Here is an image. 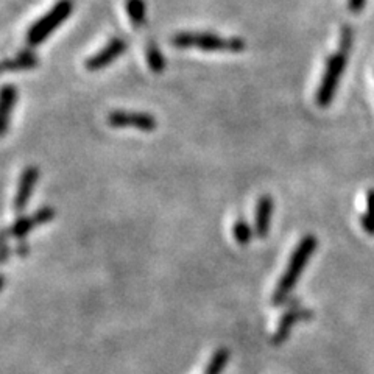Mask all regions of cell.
<instances>
[{
	"mask_svg": "<svg viewBox=\"0 0 374 374\" xmlns=\"http://www.w3.org/2000/svg\"><path fill=\"white\" fill-rule=\"evenodd\" d=\"M16 253H17V254H21V256L27 254V253H29V245H27V244H25V245H19Z\"/></svg>",
	"mask_w": 374,
	"mask_h": 374,
	"instance_id": "22",
	"label": "cell"
},
{
	"mask_svg": "<svg viewBox=\"0 0 374 374\" xmlns=\"http://www.w3.org/2000/svg\"><path fill=\"white\" fill-rule=\"evenodd\" d=\"M55 219V209L50 206H44L36 211L35 214L31 215V217H21L17 219L13 225L10 226V229H6L3 233V237H16V239H22L25 235L30 234L33 229L36 226L45 225V223H49Z\"/></svg>",
	"mask_w": 374,
	"mask_h": 374,
	"instance_id": "6",
	"label": "cell"
},
{
	"mask_svg": "<svg viewBox=\"0 0 374 374\" xmlns=\"http://www.w3.org/2000/svg\"><path fill=\"white\" fill-rule=\"evenodd\" d=\"M127 13L133 29H141L146 22V2L143 0H127Z\"/></svg>",
	"mask_w": 374,
	"mask_h": 374,
	"instance_id": "13",
	"label": "cell"
},
{
	"mask_svg": "<svg viewBox=\"0 0 374 374\" xmlns=\"http://www.w3.org/2000/svg\"><path fill=\"white\" fill-rule=\"evenodd\" d=\"M317 245H318L317 237H315L313 234H307V235H304L303 239H301L297 248L293 249L286 272L281 276L278 286H276V290H274L273 297H272L273 306H281V304L286 303L288 295L292 293L293 287L297 286L298 279L301 278V273L304 272V268L307 265V262H309L311 256L315 253V249H317Z\"/></svg>",
	"mask_w": 374,
	"mask_h": 374,
	"instance_id": "1",
	"label": "cell"
},
{
	"mask_svg": "<svg viewBox=\"0 0 374 374\" xmlns=\"http://www.w3.org/2000/svg\"><path fill=\"white\" fill-rule=\"evenodd\" d=\"M360 223H362V226L366 233L374 234V215L366 212L365 215L360 217Z\"/></svg>",
	"mask_w": 374,
	"mask_h": 374,
	"instance_id": "18",
	"label": "cell"
},
{
	"mask_svg": "<svg viewBox=\"0 0 374 374\" xmlns=\"http://www.w3.org/2000/svg\"><path fill=\"white\" fill-rule=\"evenodd\" d=\"M17 89L15 84H5L0 94V113H2V123H0V134L5 136L10 127V117L16 107Z\"/></svg>",
	"mask_w": 374,
	"mask_h": 374,
	"instance_id": "11",
	"label": "cell"
},
{
	"mask_svg": "<svg viewBox=\"0 0 374 374\" xmlns=\"http://www.w3.org/2000/svg\"><path fill=\"white\" fill-rule=\"evenodd\" d=\"M346 55L348 52L340 50L334 54L326 63V69L323 78H321L320 88L317 91V104L321 108H327L334 100V95L337 93L338 83L342 80V75L346 68Z\"/></svg>",
	"mask_w": 374,
	"mask_h": 374,
	"instance_id": "4",
	"label": "cell"
},
{
	"mask_svg": "<svg viewBox=\"0 0 374 374\" xmlns=\"http://www.w3.org/2000/svg\"><path fill=\"white\" fill-rule=\"evenodd\" d=\"M125 49H127V44H125L123 39L120 38L111 39V41L104 45L102 50H98L95 55L91 56L89 60H86L84 65H86L88 70H93V72L108 68L109 64H113L117 58L123 54Z\"/></svg>",
	"mask_w": 374,
	"mask_h": 374,
	"instance_id": "7",
	"label": "cell"
},
{
	"mask_svg": "<svg viewBox=\"0 0 374 374\" xmlns=\"http://www.w3.org/2000/svg\"><path fill=\"white\" fill-rule=\"evenodd\" d=\"M351 42H352V31H351V29L345 27L342 30V39H340V50H343V52L350 50Z\"/></svg>",
	"mask_w": 374,
	"mask_h": 374,
	"instance_id": "17",
	"label": "cell"
},
{
	"mask_svg": "<svg viewBox=\"0 0 374 374\" xmlns=\"http://www.w3.org/2000/svg\"><path fill=\"white\" fill-rule=\"evenodd\" d=\"M146 56H147V64L148 68L155 74H161V72L166 69V58L161 54V50L157 49L156 44H148L147 50H146Z\"/></svg>",
	"mask_w": 374,
	"mask_h": 374,
	"instance_id": "14",
	"label": "cell"
},
{
	"mask_svg": "<svg viewBox=\"0 0 374 374\" xmlns=\"http://www.w3.org/2000/svg\"><path fill=\"white\" fill-rule=\"evenodd\" d=\"M228 360H229V350L228 348H220V350L215 351L211 362L208 364L205 374H221V371L225 370V366L228 365Z\"/></svg>",
	"mask_w": 374,
	"mask_h": 374,
	"instance_id": "15",
	"label": "cell"
},
{
	"mask_svg": "<svg viewBox=\"0 0 374 374\" xmlns=\"http://www.w3.org/2000/svg\"><path fill=\"white\" fill-rule=\"evenodd\" d=\"M273 212V200L270 195H262L256 208V234L258 237L265 239L270 231V220Z\"/></svg>",
	"mask_w": 374,
	"mask_h": 374,
	"instance_id": "10",
	"label": "cell"
},
{
	"mask_svg": "<svg viewBox=\"0 0 374 374\" xmlns=\"http://www.w3.org/2000/svg\"><path fill=\"white\" fill-rule=\"evenodd\" d=\"M72 10H74L72 0H60L54 8L45 13L41 19H38V21L29 29L27 42L31 47L42 44L45 39H47L52 33H54L65 19L70 16Z\"/></svg>",
	"mask_w": 374,
	"mask_h": 374,
	"instance_id": "3",
	"label": "cell"
},
{
	"mask_svg": "<svg viewBox=\"0 0 374 374\" xmlns=\"http://www.w3.org/2000/svg\"><path fill=\"white\" fill-rule=\"evenodd\" d=\"M108 123L113 128H134L139 131H155L157 122L155 116L147 113H134V111H113L108 114Z\"/></svg>",
	"mask_w": 374,
	"mask_h": 374,
	"instance_id": "5",
	"label": "cell"
},
{
	"mask_svg": "<svg viewBox=\"0 0 374 374\" xmlns=\"http://www.w3.org/2000/svg\"><path fill=\"white\" fill-rule=\"evenodd\" d=\"M8 254H10V248L6 245V239L3 237V248H2V262L5 264L6 260H8Z\"/></svg>",
	"mask_w": 374,
	"mask_h": 374,
	"instance_id": "21",
	"label": "cell"
},
{
	"mask_svg": "<svg viewBox=\"0 0 374 374\" xmlns=\"http://www.w3.org/2000/svg\"><path fill=\"white\" fill-rule=\"evenodd\" d=\"M39 180V169L38 167H27L21 175V180H19L17 192L15 195V203H13V208H15L16 212H22L27 209L30 196L33 194V187H35L36 181Z\"/></svg>",
	"mask_w": 374,
	"mask_h": 374,
	"instance_id": "8",
	"label": "cell"
},
{
	"mask_svg": "<svg viewBox=\"0 0 374 374\" xmlns=\"http://www.w3.org/2000/svg\"><path fill=\"white\" fill-rule=\"evenodd\" d=\"M39 63L38 56L31 52L25 50L21 52L16 58H11V60H5L2 64V70L3 72H13V70H29L36 68Z\"/></svg>",
	"mask_w": 374,
	"mask_h": 374,
	"instance_id": "12",
	"label": "cell"
},
{
	"mask_svg": "<svg viewBox=\"0 0 374 374\" xmlns=\"http://www.w3.org/2000/svg\"><path fill=\"white\" fill-rule=\"evenodd\" d=\"M312 312L311 311H297V309H290L287 311L284 315H282L279 320V325L274 331L273 337H272V343L273 345H282L290 336L292 327L295 326L298 320H304V318H311Z\"/></svg>",
	"mask_w": 374,
	"mask_h": 374,
	"instance_id": "9",
	"label": "cell"
},
{
	"mask_svg": "<svg viewBox=\"0 0 374 374\" xmlns=\"http://www.w3.org/2000/svg\"><path fill=\"white\" fill-rule=\"evenodd\" d=\"M233 235H234L235 242H237V244H240V245H248L249 242H251L253 231L247 223V220H244V219L235 220L234 226H233Z\"/></svg>",
	"mask_w": 374,
	"mask_h": 374,
	"instance_id": "16",
	"label": "cell"
},
{
	"mask_svg": "<svg viewBox=\"0 0 374 374\" xmlns=\"http://www.w3.org/2000/svg\"><path fill=\"white\" fill-rule=\"evenodd\" d=\"M366 208H368V214L374 215V190H370L366 195Z\"/></svg>",
	"mask_w": 374,
	"mask_h": 374,
	"instance_id": "20",
	"label": "cell"
},
{
	"mask_svg": "<svg viewBox=\"0 0 374 374\" xmlns=\"http://www.w3.org/2000/svg\"><path fill=\"white\" fill-rule=\"evenodd\" d=\"M170 42L180 49L196 47L205 52H229V54H239L247 47V42L242 38H221L208 31L176 33Z\"/></svg>",
	"mask_w": 374,
	"mask_h": 374,
	"instance_id": "2",
	"label": "cell"
},
{
	"mask_svg": "<svg viewBox=\"0 0 374 374\" xmlns=\"http://www.w3.org/2000/svg\"><path fill=\"white\" fill-rule=\"evenodd\" d=\"M366 5V0H348V8L351 10V13L357 15V13L362 11Z\"/></svg>",
	"mask_w": 374,
	"mask_h": 374,
	"instance_id": "19",
	"label": "cell"
}]
</instances>
